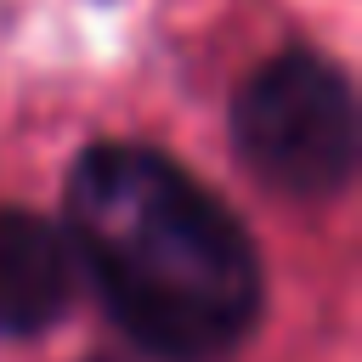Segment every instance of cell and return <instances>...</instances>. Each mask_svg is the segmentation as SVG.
Instances as JSON below:
<instances>
[{"instance_id": "cell-3", "label": "cell", "mask_w": 362, "mask_h": 362, "mask_svg": "<svg viewBox=\"0 0 362 362\" xmlns=\"http://www.w3.org/2000/svg\"><path fill=\"white\" fill-rule=\"evenodd\" d=\"M79 260L62 221L0 204V339H34L79 300Z\"/></svg>"}, {"instance_id": "cell-2", "label": "cell", "mask_w": 362, "mask_h": 362, "mask_svg": "<svg viewBox=\"0 0 362 362\" xmlns=\"http://www.w3.org/2000/svg\"><path fill=\"white\" fill-rule=\"evenodd\" d=\"M238 158L288 198H339L356 175V96L334 57L288 45L232 96Z\"/></svg>"}, {"instance_id": "cell-1", "label": "cell", "mask_w": 362, "mask_h": 362, "mask_svg": "<svg viewBox=\"0 0 362 362\" xmlns=\"http://www.w3.org/2000/svg\"><path fill=\"white\" fill-rule=\"evenodd\" d=\"M79 277L153 362H226L266 311L249 226L147 141H90L62 187Z\"/></svg>"}]
</instances>
